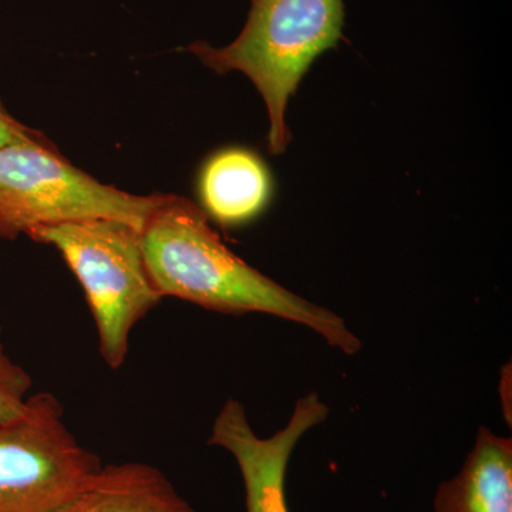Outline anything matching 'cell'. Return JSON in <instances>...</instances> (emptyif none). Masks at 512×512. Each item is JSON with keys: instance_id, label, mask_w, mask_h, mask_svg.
<instances>
[{"instance_id": "1", "label": "cell", "mask_w": 512, "mask_h": 512, "mask_svg": "<svg viewBox=\"0 0 512 512\" xmlns=\"http://www.w3.org/2000/svg\"><path fill=\"white\" fill-rule=\"evenodd\" d=\"M148 274L163 298L183 299L208 311L266 313L318 333L332 348L356 355L362 342L345 320L306 301L252 268L222 242L207 212L170 194L141 228Z\"/></svg>"}, {"instance_id": "2", "label": "cell", "mask_w": 512, "mask_h": 512, "mask_svg": "<svg viewBox=\"0 0 512 512\" xmlns=\"http://www.w3.org/2000/svg\"><path fill=\"white\" fill-rule=\"evenodd\" d=\"M248 20L231 45L187 46L218 74L244 73L255 84L269 116L268 148L274 156L291 143L285 113L289 97L312 63L338 46L345 25L343 0H249Z\"/></svg>"}, {"instance_id": "3", "label": "cell", "mask_w": 512, "mask_h": 512, "mask_svg": "<svg viewBox=\"0 0 512 512\" xmlns=\"http://www.w3.org/2000/svg\"><path fill=\"white\" fill-rule=\"evenodd\" d=\"M28 237L63 256L86 295L104 363L120 369L134 326L163 301L144 261L141 229L97 218L37 228Z\"/></svg>"}, {"instance_id": "4", "label": "cell", "mask_w": 512, "mask_h": 512, "mask_svg": "<svg viewBox=\"0 0 512 512\" xmlns=\"http://www.w3.org/2000/svg\"><path fill=\"white\" fill-rule=\"evenodd\" d=\"M170 194L134 195L74 167L50 140L0 148V238L109 218L144 227Z\"/></svg>"}, {"instance_id": "5", "label": "cell", "mask_w": 512, "mask_h": 512, "mask_svg": "<svg viewBox=\"0 0 512 512\" xmlns=\"http://www.w3.org/2000/svg\"><path fill=\"white\" fill-rule=\"evenodd\" d=\"M101 466L55 394H30L22 416L0 424V512H59Z\"/></svg>"}, {"instance_id": "6", "label": "cell", "mask_w": 512, "mask_h": 512, "mask_svg": "<svg viewBox=\"0 0 512 512\" xmlns=\"http://www.w3.org/2000/svg\"><path fill=\"white\" fill-rule=\"evenodd\" d=\"M329 407L312 392L296 402L291 419L274 436L262 439L249 424L244 404L229 399L215 417L208 444L224 448L237 461L247 512H291L285 483L298 441L328 419Z\"/></svg>"}, {"instance_id": "7", "label": "cell", "mask_w": 512, "mask_h": 512, "mask_svg": "<svg viewBox=\"0 0 512 512\" xmlns=\"http://www.w3.org/2000/svg\"><path fill=\"white\" fill-rule=\"evenodd\" d=\"M198 187L204 211L222 227L254 220L272 197V177L264 160L241 147L214 154L202 167Z\"/></svg>"}, {"instance_id": "8", "label": "cell", "mask_w": 512, "mask_h": 512, "mask_svg": "<svg viewBox=\"0 0 512 512\" xmlns=\"http://www.w3.org/2000/svg\"><path fill=\"white\" fill-rule=\"evenodd\" d=\"M434 512H512V440L480 427L460 473L440 484Z\"/></svg>"}, {"instance_id": "9", "label": "cell", "mask_w": 512, "mask_h": 512, "mask_svg": "<svg viewBox=\"0 0 512 512\" xmlns=\"http://www.w3.org/2000/svg\"><path fill=\"white\" fill-rule=\"evenodd\" d=\"M59 512H194L163 471L144 463L109 464Z\"/></svg>"}, {"instance_id": "10", "label": "cell", "mask_w": 512, "mask_h": 512, "mask_svg": "<svg viewBox=\"0 0 512 512\" xmlns=\"http://www.w3.org/2000/svg\"><path fill=\"white\" fill-rule=\"evenodd\" d=\"M2 333L0 325V424H5L25 412L33 382L29 373L6 352Z\"/></svg>"}, {"instance_id": "11", "label": "cell", "mask_w": 512, "mask_h": 512, "mask_svg": "<svg viewBox=\"0 0 512 512\" xmlns=\"http://www.w3.org/2000/svg\"><path fill=\"white\" fill-rule=\"evenodd\" d=\"M46 140L49 138L45 134L16 120L0 100V148L10 144L37 143V141Z\"/></svg>"}]
</instances>
